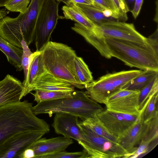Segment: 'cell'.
Instances as JSON below:
<instances>
[{"instance_id":"cell-9","label":"cell","mask_w":158,"mask_h":158,"mask_svg":"<svg viewBox=\"0 0 158 158\" xmlns=\"http://www.w3.org/2000/svg\"><path fill=\"white\" fill-rule=\"evenodd\" d=\"M98 26L105 38L121 40L141 45L148 43L147 38L138 32L132 23L111 20Z\"/></svg>"},{"instance_id":"cell-13","label":"cell","mask_w":158,"mask_h":158,"mask_svg":"<svg viewBox=\"0 0 158 158\" xmlns=\"http://www.w3.org/2000/svg\"><path fill=\"white\" fill-rule=\"evenodd\" d=\"M78 117L64 113H55L52 126L57 134L66 138L73 139L78 142L81 139L78 126Z\"/></svg>"},{"instance_id":"cell-26","label":"cell","mask_w":158,"mask_h":158,"mask_svg":"<svg viewBox=\"0 0 158 158\" xmlns=\"http://www.w3.org/2000/svg\"><path fill=\"white\" fill-rule=\"evenodd\" d=\"M158 92L152 96L147 102L140 112V116L143 123L158 117Z\"/></svg>"},{"instance_id":"cell-19","label":"cell","mask_w":158,"mask_h":158,"mask_svg":"<svg viewBox=\"0 0 158 158\" xmlns=\"http://www.w3.org/2000/svg\"><path fill=\"white\" fill-rule=\"evenodd\" d=\"M46 71L40 52L36 51L32 53L26 77L22 82L24 87L23 97L28 94V90L33 82Z\"/></svg>"},{"instance_id":"cell-43","label":"cell","mask_w":158,"mask_h":158,"mask_svg":"<svg viewBox=\"0 0 158 158\" xmlns=\"http://www.w3.org/2000/svg\"><path fill=\"white\" fill-rule=\"evenodd\" d=\"M56 0L59 3L60 2H63V1H64V0Z\"/></svg>"},{"instance_id":"cell-37","label":"cell","mask_w":158,"mask_h":158,"mask_svg":"<svg viewBox=\"0 0 158 158\" xmlns=\"http://www.w3.org/2000/svg\"><path fill=\"white\" fill-rule=\"evenodd\" d=\"M143 1V0H135L134 7L131 11L135 19L137 18L139 13Z\"/></svg>"},{"instance_id":"cell-27","label":"cell","mask_w":158,"mask_h":158,"mask_svg":"<svg viewBox=\"0 0 158 158\" xmlns=\"http://www.w3.org/2000/svg\"><path fill=\"white\" fill-rule=\"evenodd\" d=\"M35 91V93L33 94V95L34 98V101L37 103L72 97V92L70 91H45L40 90Z\"/></svg>"},{"instance_id":"cell-39","label":"cell","mask_w":158,"mask_h":158,"mask_svg":"<svg viewBox=\"0 0 158 158\" xmlns=\"http://www.w3.org/2000/svg\"><path fill=\"white\" fill-rule=\"evenodd\" d=\"M35 156L34 150L31 148H27L23 152L20 158H34Z\"/></svg>"},{"instance_id":"cell-2","label":"cell","mask_w":158,"mask_h":158,"mask_svg":"<svg viewBox=\"0 0 158 158\" xmlns=\"http://www.w3.org/2000/svg\"><path fill=\"white\" fill-rule=\"evenodd\" d=\"M39 51L48 71L74 87L81 89L85 88L77 77L74 66V60L77 55L71 47L50 41Z\"/></svg>"},{"instance_id":"cell-40","label":"cell","mask_w":158,"mask_h":158,"mask_svg":"<svg viewBox=\"0 0 158 158\" xmlns=\"http://www.w3.org/2000/svg\"><path fill=\"white\" fill-rule=\"evenodd\" d=\"M6 9L5 8L0 9V20L6 16L9 13V11Z\"/></svg>"},{"instance_id":"cell-6","label":"cell","mask_w":158,"mask_h":158,"mask_svg":"<svg viewBox=\"0 0 158 158\" xmlns=\"http://www.w3.org/2000/svg\"><path fill=\"white\" fill-rule=\"evenodd\" d=\"M81 139L78 142L89 158H127L129 154L118 143L96 133L88 126L79 123Z\"/></svg>"},{"instance_id":"cell-34","label":"cell","mask_w":158,"mask_h":158,"mask_svg":"<svg viewBox=\"0 0 158 158\" xmlns=\"http://www.w3.org/2000/svg\"><path fill=\"white\" fill-rule=\"evenodd\" d=\"M94 2L105 9L111 11L116 16L117 19L122 21L118 10L112 0H93Z\"/></svg>"},{"instance_id":"cell-42","label":"cell","mask_w":158,"mask_h":158,"mask_svg":"<svg viewBox=\"0 0 158 158\" xmlns=\"http://www.w3.org/2000/svg\"><path fill=\"white\" fill-rule=\"evenodd\" d=\"M8 0H0V7L4 6Z\"/></svg>"},{"instance_id":"cell-18","label":"cell","mask_w":158,"mask_h":158,"mask_svg":"<svg viewBox=\"0 0 158 158\" xmlns=\"http://www.w3.org/2000/svg\"><path fill=\"white\" fill-rule=\"evenodd\" d=\"M143 123L141 117L121 137L118 143L129 154V156L137 149L142 139Z\"/></svg>"},{"instance_id":"cell-36","label":"cell","mask_w":158,"mask_h":158,"mask_svg":"<svg viewBox=\"0 0 158 158\" xmlns=\"http://www.w3.org/2000/svg\"><path fill=\"white\" fill-rule=\"evenodd\" d=\"M147 41L158 52V29L157 27L156 31L152 35L147 38Z\"/></svg>"},{"instance_id":"cell-28","label":"cell","mask_w":158,"mask_h":158,"mask_svg":"<svg viewBox=\"0 0 158 158\" xmlns=\"http://www.w3.org/2000/svg\"><path fill=\"white\" fill-rule=\"evenodd\" d=\"M158 92V74L145 86L140 91L138 98L139 109L140 112L148 99Z\"/></svg>"},{"instance_id":"cell-24","label":"cell","mask_w":158,"mask_h":158,"mask_svg":"<svg viewBox=\"0 0 158 158\" xmlns=\"http://www.w3.org/2000/svg\"><path fill=\"white\" fill-rule=\"evenodd\" d=\"M74 66L77 77L80 83L85 86L93 80L92 73L83 59L77 56L74 60Z\"/></svg>"},{"instance_id":"cell-29","label":"cell","mask_w":158,"mask_h":158,"mask_svg":"<svg viewBox=\"0 0 158 158\" xmlns=\"http://www.w3.org/2000/svg\"><path fill=\"white\" fill-rule=\"evenodd\" d=\"M158 117L152 119L145 123H143L141 140L151 143H158Z\"/></svg>"},{"instance_id":"cell-14","label":"cell","mask_w":158,"mask_h":158,"mask_svg":"<svg viewBox=\"0 0 158 158\" xmlns=\"http://www.w3.org/2000/svg\"><path fill=\"white\" fill-rule=\"evenodd\" d=\"M73 143V140L64 136L47 139L41 138L33 143L28 148L35 152L34 158H40L43 156L64 151Z\"/></svg>"},{"instance_id":"cell-4","label":"cell","mask_w":158,"mask_h":158,"mask_svg":"<svg viewBox=\"0 0 158 158\" xmlns=\"http://www.w3.org/2000/svg\"><path fill=\"white\" fill-rule=\"evenodd\" d=\"M105 39L112 57L131 67L158 71V52L149 43L141 45L121 40Z\"/></svg>"},{"instance_id":"cell-10","label":"cell","mask_w":158,"mask_h":158,"mask_svg":"<svg viewBox=\"0 0 158 158\" xmlns=\"http://www.w3.org/2000/svg\"><path fill=\"white\" fill-rule=\"evenodd\" d=\"M109 132L118 139L140 118L139 115L118 112L106 109L97 114Z\"/></svg>"},{"instance_id":"cell-30","label":"cell","mask_w":158,"mask_h":158,"mask_svg":"<svg viewBox=\"0 0 158 158\" xmlns=\"http://www.w3.org/2000/svg\"><path fill=\"white\" fill-rule=\"evenodd\" d=\"M31 0H8L4 7L8 11L24 13Z\"/></svg>"},{"instance_id":"cell-23","label":"cell","mask_w":158,"mask_h":158,"mask_svg":"<svg viewBox=\"0 0 158 158\" xmlns=\"http://www.w3.org/2000/svg\"><path fill=\"white\" fill-rule=\"evenodd\" d=\"M157 74H158V71L153 70H142L139 75L125 85L122 89L140 91Z\"/></svg>"},{"instance_id":"cell-33","label":"cell","mask_w":158,"mask_h":158,"mask_svg":"<svg viewBox=\"0 0 158 158\" xmlns=\"http://www.w3.org/2000/svg\"><path fill=\"white\" fill-rule=\"evenodd\" d=\"M23 53L21 58V65L24 71V79L27 76L30 58L32 52L29 48L28 46L23 39L21 42Z\"/></svg>"},{"instance_id":"cell-32","label":"cell","mask_w":158,"mask_h":158,"mask_svg":"<svg viewBox=\"0 0 158 158\" xmlns=\"http://www.w3.org/2000/svg\"><path fill=\"white\" fill-rule=\"evenodd\" d=\"M157 144H151L148 142L141 140L136 149L128 158H140L146 155Z\"/></svg>"},{"instance_id":"cell-1","label":"cell","mask_w":158,"mask_h":158,"mask_svg":"<svg viewBox=\"0 0 158 158\" xmlns=\"http://www.w3.org/2000/svg\"><path fill=\"white\" fill-rule=\"evenodd\" d=\"M32 107V103L27 100L0 106V148L6 142L20 133L49 132V125L36 116Z\"/></svg>"},{"instance_id":"cell-20","label":"cell","mask_w":158,"mask_h":158,"mask_svg":"<svg viewBox=\"0 0 158 158\" xmlns=\"http://www.w3.org/2000/svg\"><path fill=\"white\" fill-rule=\"evenodd\" d=\"M0 50L5 55L8 62L18 71L23 70L21 65L22 48L10 43L0 35Z\"/></svg>"},{"instance_id":"cell-8","label":"cell","mask_w":158,"mask_h":158,"mask_svg":"<svg viewBox=\"0 0 158 158\" xmlns=\"http://www.w3.org/2000/svg\"><path fill=\"white\" fill-rule=\"evenodd\" d=\"M59 4L55 0H46L41 8L35 30L34 40L36 51H39L50 41L58 19H64L58 14Z\"/></svg>"},{"instance_id":"cell-3","label":"cell","mask_w":158,"mask_h":158,"mask_svg":"<svg viewBox=\"0 0 158 158\" xmlns=\"http://www.w3.org/2000/svg\"><path fill=\"white\" fill-rule=\"evenodd\" d=\"M104 110L85 92L75 90L71 98L43 102L32 108L33 112L36 115L46 114L51 117L53 114L64 113L77 116L82 121L93 117Z\"/></svg>"},{"instance_id":"cell-11","label":"cell","mask_w":158,"mask_h":158,"mask_svg":"<svg viewBox=\"0 0 158 158\" xmlns=\"http://www.w3.org/2000/svg\"><path fill=\"white\" fill-rule=\"evenodd\" d=\"M139 90L121 89L106 99L107 109L124 114L140 116L138 98Z\"/></svg>"},{"instance_id":"cell-12","label":"cell","mask_w":158,"mask_h":158,"mask_svg":"<svg viewBox=\"0 0 158 158\" xmlns=\"http://www.w3.org/2000/svg\"><path fill=\"white\" fill-rule=\"evenodd\" d=\"M46 134L33 131L17 135L6 142L0 148V158H20L24 151Z\"/></svg>"},{"instance_id":"cell-5","label":"cell","mask_w":158,"mask_h":158,"mask_svg":"<svg viewBox=\"0 0 158 158\" xmlns=\"http://www.w3.org/2000/svg\"><path fill=\"white\" fill-rule=\"evenodd\" d=\"M41 9L37 3L31 2L24 13L15 18L6 16L0 20V35L14 46L22 48L24 39L29 46L34 40L36 24Z\"/></svg>"},{"instance_id":"cell-21","label":"cell","mask_w":158,"mask_h":158,"mask_svg":"<svg viewBox=\"0 0 158 158\" xmlns=\"http://www.w3.org/2000/svg\"><path fill=\"white\" fill-rule=\"evenodd\" d=\"M75 5L89 20L97 25L99 26L110 21L115 20L112 17L105 16L103 14L105 9L94 2L92 5L79 3Z\"/></svg>"},{"instance_id":"cell-44","label":"cell","mask_w":158,"mask_h":158,"mask_svg":"<svg viewBox=\"0 0 158 158\" xmlns=\"http://www.w3.org/2000/svg\"><path fill=\"white\" fill-rule=\"evenodd\" d=\"M129 1H131V2H132L134 1L135 0H129Z\"/></svg>"},{"instance_id":"cell-25","label":"cell","mask_w":158,"mask_h":158,"mask_svg":"<svg viewBox=\"0 0 158 158\" xmlns=\"http://www.w3.org/2000/svg\"><path fill=\"white\" fill-rule=\"evenodd\" d=\"M82 123L88 126L98 135L112 142L118 143V138L110 134L98 118L97 114L83 120Z\"/></svg>"},{"instance_id":"cell-17","label":"cell","mask_w":158,"mask_h":158,"mask_svg":"<svg viewBox=\"0 0 158 158\" xmlns=\"http://www.w3.org/2000/svg\"><path fill=\"white\" fill-rule=\"evenodd\" d=\"M71 29L83 36L99 52L101 56L107 59L112 57L105 38L99 27L96 30L93 31L76 23Z\"/></svg>"},{"instance_id":"cell-7","label":"cell","mask_w":158,"mask_h":158,"mask_svg":"<svg viewBox=\"0 0 158 158\" xmlns=\"http://www.w3.org/2000/svg\"><path fill=\"white\" fill-rule=\"evenodd\" d=\"M141 71L132 70L107 74L85 85V93L94 101L105 104L109 96L122 89Z\"/></svg>"},{"instance_id":"cell-22","label":"cell","mask_w":158,"mask_h":158,"mask_svg":"<svg viewBox=\"0 0 158 158\" xmlns=\"http://www.w3.org/2000/svg\"><path fill=\"white\" fill-rule=\"evenodd\" d=\"M62 10L64 18L74 21L85 27L96 31L98 26L89 20L75 4H70L62 6Z\"/></svg>"},{"instance_id":"cell-38","label":"cell","mask_w":158,"mask_h":158,"mask_svg":"<svg viewBox=\"0 0 158 158\" xmlns=\"http://www.w3.org/2000/svg\"><path fill=\"white\" fill-rule=\"evenodd\" d=\"M66 5L75 4L77 3L86 5H92L93 3V0H64L63 1Z\"/></svg>"},{"instance_id":"cell-41","label":"cell","mask_w":158,"mask_h":158,"mask_svg":"<svg viewBox=\"0 0 158 158\" xmlns=\"http://www.w3.org/2000/svg\"><path fill=\"white\" fill-rule=\"evenodd\" d=\"M156 13L155 14V16H154V18L153 20L156 23H158V0H156Z\"/></svg>"},{"instance_id":"cell-15","label":"cell","mask_w":158,"mask_h":158,"mask_svg":"<svg viewBox=\"0 0 158 158\" xmlns=\"http://www.w3.org/2000/svg\"><path fill=\"white\" fill-rule=\"evenodd\" d=\"M74 87L69 82L57 77L47 70L33 82L28 94L37 90L73 92L74 90Z\"/></svg>"},{"instance_id":"cell-31","label":"cell","mask_w":158,"mask_h":158,"mask_svg":"<svg viewBox=\"0 0 158 158\" xmlns=\"http://www.w3.org/2000/svg\"><path fill=\"white\" fill-rule=\"evenodd\" d=\"M87 153L83 151L69 152L64 151H60L54 154L41 156L40 158H88Z\"/></svg>"},{"instance_id":"cell-35","label":"cell","mask_w":158,"mask_h":158,"mask_svg":"<svg viewBox=\"0 0 158 158\" xmlns=\"http://www.w3.org/2000/svg\"><path fill=\"white\" fill-rule=\"evenodd\" d=\"M118 12L121 17L123 21H125L128 19L127 13L129 9L125 0H112Z\"/></svg>"},{"instance_id":"cell-16","label":"cell","mask_w":158,"mask_h":158,"mask_svg":"<svg viewBox=\"0 0 158 158\" xmlns=\"http://www.w3.org/2000/svg\"><path fill=\"white\" fill-rule=\"evenodd\" d=\"M24 87L20 81L9 74L0 81V106L20 101L23 97Z\"/></svg>"}]
</instances>
